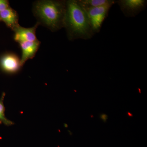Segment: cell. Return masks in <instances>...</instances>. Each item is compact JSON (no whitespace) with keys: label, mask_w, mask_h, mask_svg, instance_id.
I'll return each instance as SVG.
<instances>
[{"label":"cell","mask_w":147,"mask_h":147,"mask_svg":"<svg viewBox=\"0 0 147 147\" xmlns=\"http://www.w3.org/2000/svg\"><path fill=\"white\" fill-rule=\"evenodd\" d=\"M70 40H87L94 34L86 11L77 0L66 1L64 28Z\"/></svg>","instance_id":"1"},{"label":"cell","mask_w":147,"mask_h":147,"mask_svg":"<svg viewBox=\"0 0 147 147\" xmlns=\"http://www.w3.org/2000/svg\"><path fill=\"white\" fill-rule=\"evenodd\" d=\"M0 22H1V21H0Z\"/></svg>","instance_id":"13"},{"label":"cell","mask_w":147,"mask_h":147,"mask_svg":"<svg viewBox=\"0 0 147 147\" xmlns=\"http://www.w3.org/2000/svg\"><path fill=\"white\" fill-rule=\"evenodd\" d=\"M77 1L84 9L94 8L116 3V1L113 0H77Z\"/></svg>","instance_id":"9"},{"label":"cell","mask_w":147,"mask_h":147,"mask_svg":"<svg viewBox=\"0 0 147 147\" xmlns=\"http://www.w3.org/2000/svg\"><path fill=\"white\" fill-rule=\"evenodd\" d=\"M19 44L22 51L20 60L21 65L23 67L27 61L34 58L38 50L40 42L38 40L35 41L22 42Z\"/></svg>","instance_id":"7"},{"label":"cell","mask_w":147,"mask_h":147,"mask_svg":"<svg viewBox=\"0 0 147 147\" xmlns=\"http://www.w3.org/2000/svg\"><path fill=\"white\" fill-rule=\"evenodd\" d=\"M39 24L38 22L34 26L26 28L21 26L20 25L13 29V39L16 42H32L38 40L36 36V30Z\"/></svg>","instance_id":"6"},{"label":"cell","mask_w":147,"mask_h":147,"mask_svg":"<svg viewBox=\"0 0 147 147\" xmlns=\"http://www.w3.org/2000/svg\"><path fill=\"white\" fill-rule=\"evenodd\" d=\"M9 6V3L7 0H0V12L7 8Z\"/></svg>","instance_id":"11"},{"label":"cell","mask_w":147,"mask_h":147,"mask_svg":"<svg viewBox=\"0 0 147 147\" xmlns=\"http://www.w3.org/2000/svg\"><path fill=\"white\" fill-rule=\"evenodd\" d=\"M113 4L114 3H110L94 8L84 9L94 33L100 31L102 23Z\"/></svg>","instance_id":"3"},{"label":"cell","mask_w":147,"mask_h":147,"mask_svg":"<svg viewBox=\"0 0 147 147\" xmlns=\"http://www.w3.org/2000/svg\"><path fill=\"white\" fill-rule=\"evenodd\" d=\"M124 14L127 17H133L144 10L146 5L145 0H120L116 1Z\"/></svg>","instance_id":"5"},{"label":"cell","mask_w":147,"mask_h":147,"mask_svg":"<svg viewBox=\"0 0 147 147\" xmlns=\"http://www.w3.org/2000/svg\"><path fill=\"white\" fill-rule=\"evenodd\" d=\"M100 118L104 122H106L108 119V116L106 114H102L100 115Z\"/></svg>","instance_id":"12"},{"label":"cell","mask_w":147,"mask_h":147,"mask_svg":"<svg viewBox=\"0 0 147 147\" xmlns=\"http://www.w3.org/2000/svg\"><path fill=\"white\" fill-rule=\"evenodd\" d=\"M5 94L3 92L0 98V122L3 123L7 126L14 124V123L6 117L5 115V107L4 105L3 100L5 97Z\"/></svg>","instance_id":"10"},{"label":"cell","mask_w":147,"mask_h":147,"mask_svg":"<svg viewBox=\"0 0 147 147\" xmlns=\"http://www.w3.org/2000/svg\"><path fill=\"white\" fill-rule=\"evenodd\" d=\"M22 67L20 59L16 54L6 53L0 57V69L8 74H14Z\"/></svg>","instance_id":"4"},{"label":"cell","mask_w":147,"mask_h":147,"mask_svg":"<svg viewBox=\"0 0 147 147\" xmlns=\"http://www.w3.org/2000/svg\"><path fill=\"white\" fill-rule=\"evenodd\" d=\"M18 15L17 11L9 6L0 12V21H2L7 27L12 31L19 26Z\"/></svg>","instance_id":"8"},{"label":"cell","mask_w":147,"mask_h":147,"mask_svg":"<svg viewBox=\"0 0 147 147\" xmlns=\"http://www.w3.org/2000/svg\"><path fill=\"white\" fill-rule=\"evenodd\" d=\"M34 15L38 22L52 32L64 28L66 1L39 0L33 6Z\"/></svg>","instance_id":"2"}]
</instances>
